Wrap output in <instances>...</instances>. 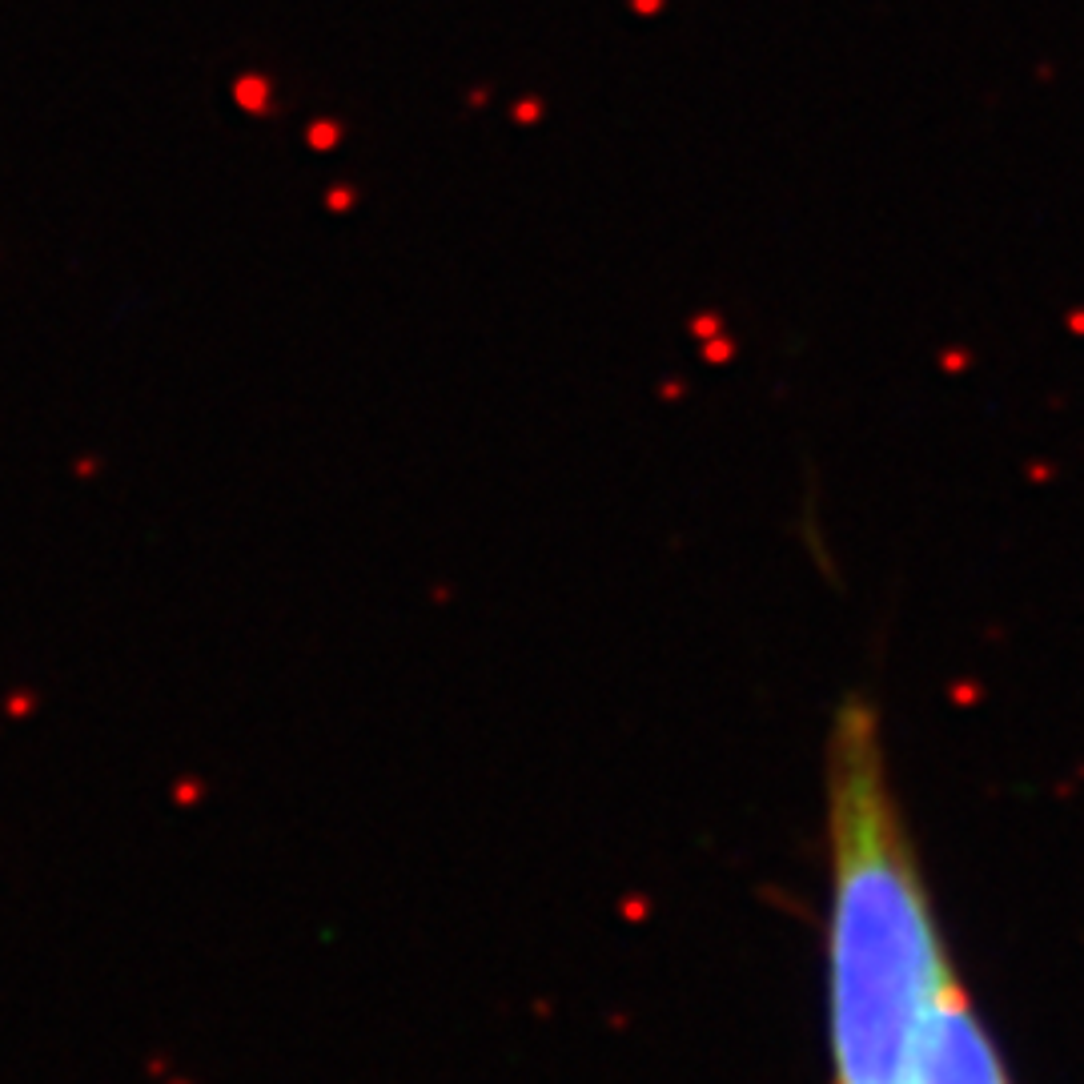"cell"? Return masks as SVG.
<instances>
[{
	"label": "cell",
	"mask_w": 1084,
	"mask_h": 1084,
	"mask_svg": "<svg viewBox=\"0 0 1084 1084\" xmlns=\"http://www.w3.org/2000/svg\"><path fill=\"white\" fill-rule=\"evenodd\" d=\"M828 1056L832 1084H904L960 984L888 771L880 715L852 695L828 743Z\"/></svg>",
	"instance_id": "obj_1"
},
{
	"label": "cell",
	"mask_w": 1084,
	"mask_h": 1084,
	"mask_svg": "<svg viewBox=\"0 0 1084 1084\" xmlns=\"http://www.w3.org/2000/svg\"><path fill=\"white\" fill-rule=\"evenodd\" d=\"M904 1084H1016L964 984H956L932 1012Z\"/></svg>",
	"instance_id": "obj_2"
}]
</instances>
